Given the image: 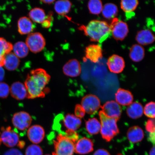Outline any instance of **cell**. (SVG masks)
Instances as JSON below:
<instances>
[{"label":"cell","mask_w":155,"mask_h":155,"mask_svg":"<svg viewBox=\"0 0 155 155\" xmlns=\"http://www.w3.org/2000/svg\"><path fill=\"white\" fill-rule=\"evenodd\" d=\"M50 75L43 69L31 71L27 76L25 85L27 91V98L34 99L45 96V87L49 83Z\"/></svg>","instance_id":"obj_1"},{"label":"cell","mask_w":155,"mask_h":155,"mask_svg":"<svg viewBox=\"0 0 155 155\" xmlns=\"http://www.w3.org/2000/svg\"><path fill=\"white\" fill-rule=\"evenodd\" d=\"M80 28L92 41L100 43L105 40L111 33L110 25L105 21L98 20H92Z\"/></svg>","instance_id":"obj_2"},{"label":"cell","mask_w":155,"mask_h":155,"mask_svg":"<svg viewBox=\"0 0 155 155\" xmlns=\"http://www.w3.org/2000/svg\"><path fill=\"white\" fill-rule=\"evenodd\" d=\"M99 115L101 124L100 131L102 137L104 140L109 142L119 133L117 125V121L114 118L108 117L102 111L100 112Z\"/></svg>","instance_id":"obj_3"},{"label":"cell","mask_w":155,"mask_h":155,"mask_svg":"<svg viewBox=\"0 0 155 155\" xmlns=\"http://www.w3.org/2000/svg\"><path fill=\"white\" fill-rule=\"evenodd\" d=\"M75 143L61 134L54 141V150L53 155H73Z\"/></svg>","instance_id":"obj_4"},{"label":"cell","mask_w":155,"mask_h":155,"mask_svg":"<svg viewBox=\"0 0 155 155\" xmlns=\"http://www.w3.org/2000/svg\"><path fill=\"white\" fill-rule=\"evenodd\" d=\"M26 44L30 51L36 53L41 51L46 45L45 39L39 32L30 33L26 38Z\"/></svg>","instance_id":"obj_5"},{"label":"cell","mask_w":155,"mask_h":155,"mask_svg":"<svg viewBox=\"0 0 155 155\" xmlns=\"http://www.w3.org/2000/svg\"><path fill=\"white\" fill-rule=\"evenodd\" d=\"M110 26L112 35L116 40L124 39L128 33V26L127 23L117 18L114 19Z\"/></svg>","instance_id":"obj_6"},{"label":"cell","mask_w":155,"mask_h":155,"mask_svg":"<svg viewBox=\"0 0 155 155\" xmlns=\"http://www.w3.org/2000/svg\"><path fill=\"white\" fill-rule=\"evenodd\" d=\"M32 121V117L28 113L21 111L15 113L12 119L13 126L19 130H26L30 126Z\"/></svg>","instance_id":"obj_7"},{"label":"cell","mask_w":155,"mask_h":155,"mask_svg":"<svg viewBox=\"0 0 155 155\" xmlns=\"http://www.w3.org/2000/svg\"><path fill=\"white\" fill-rule=\"evenodd\" d=\"M81 105L86 113L92 115L96 113L101 107L100 100L94 95H87L82 98Z\"/></svg>","instance_id":"obj_8"},{"label":"cell","mask_w":155,"mask_h":155,"mask_svg":"<svg viewBox=\"0 0 155 155\" xmlns=\"http://www.w3.org/2000/svg\"><path fill=\"white\" fill-rule=\"evenodd\" d=\"M1 134L2 142L5 146L8 147H13L18 144L19 142V137L18 133L12 129L10 127H2Z\"/></svg>","instance_id":"obj_9"},{"label":"cell","mask_w":155,"mask_h":155,"mask_svg":"<svg viewBox=\"0 0 155 155\" xmlns=\"http://www.w3.org/2000/svg\"><path fill=\"white\" fill-rule=\"evenodd\" d=\"M105 115L109 117L114 118L116 120H119L121 114V107L120 104L114 101H108L101 107Z\"/></svg>","instance_id":"obj_10"},{"label":"cell","mask_w":155,"mask_h":155,"mask_svg":"<svg viewBox=\"0 0 155 155\" xmlns=\"http://www.w3.org/2000/svg\"><path fill=\"white\" fill-rule=\"evenodd\" d=\"M107 64L111 72L116 74L122 72L125 67V62L123 58L117 55H113L110 57Z\"/></svg>","instance_id":"obj_11"},{"label":"cell","mask_w":155,"mask_h":155,"mask_svg":"<svg viewBox=\"0 0 155 155\" xmlns=\"http://www.w3.org/2000/svg\"><path fill=\"white\" fill-rule=\"evenodd\" d=\"M27 134L31 142L33 144H38L43 140L45 132L41 126L34 125L29 128Z\"/></svg>","instance_id":"obj_12"},{"label":"cell","mask_w":155,"mask_h":155,"mask_svg":"<svg viewBox=\"0 0 155 155\" xmlns=\"http://www.w3.org/2000/svg\"><path fill=\"white\" fill-rule=\"evenodd\" d=\"M94 150V143L91 139L83 137L78 140L75 145V152L80 155L90 153Z\"/></svg>","instance_id":"obj_13"},{"label":"cell","mask_w":155,"mask_h":155,"mask_svg":"<svg viewBox=\"0 0 155 155\" xmlns=\"http://www.w3.org/2000/svg\"><path fill=\"white\" fill-rule=\"evenodd\" d=\"M85 55L87 59L92 63H98L103 57L101 46L98 44L89 45L86 48Z\"/></svg>","instance_id":"obj_14"},{"label":"cell","mask_w":155,"mask_h":155,"mask_svg":"<svg viewBox=\"0 0 155 155\" xmlns=\"http://www.w3.org/2000/svg\"><path fill=\"white\" fill-rule=\"evenodd\" d=\"M63 71L67 76L71 77L78 76L81 72L80 63L75 59L69 60L64 65Z\"/></svg>","instance_id":"obj_15"},{"label":"cell","mask_w":155,"mask_h":155,"mask_svg":"<svg viewBox=\"0 0 155 155\" xmlns=\"http://www.w3.org/2000/svg\"><path fill=\"white\" fill-rule=\"evenodd\" d=\"M62 120H63L64 127L67 129L65 131L68 130L75 131L80 127L82 124V121L80 118L71 114H67Z\"/></svg>","instance_id":"obj_16"},{"label":"cell","mask_w":155,"mask_h":155,"mask_svg":"<svg viewBox=\"0 0 155 155\" xmlns=\"http://www.w3.org/2000/svg\"><path fill=\"white\" fill-rule=\"evenodd\" d=\"M10 92L13 98L18 100H24L28 94L25 84L19 82H15L12 85Z\"/></svg>","instance_id":"obj_17"},{"label":"cell","mask_w":155,"mask_h":155,"mask_svg":"<svg viewBox=\"0 0 155 155\" xmlns=\"http://www.w3.org/2000/svg\"><path fill=\"white\" fill-rule=\"evenodd\" d=\"M116 102L123 106H128L132 104L133 96L129 91L120 88L115 94Z\"/></svg>","instance_id":"obj_18"},{"label":"cell","mask_w":155,"mask_h":155,"mask_svg":"<svg viewBox=\"0 0 155 155\" xmlns=\"http://www.w3.org/2000/svg\"><path fill=\"white\" fill-rule=\"evenodd\" d=\"M135 39L140 45H147L154 42L155 37L150 30L145 29L137 32Z\"/></svg>","instance_id":"obj_19"},{"label":"cell","mask_w":155,"mask_h":155,"mask_svg":"<svg viewBox=\"0 0 155 155\" xmlns=\"http://www.w3.org/2000/svg\"><path fill=\"white\" fill-rule=\"evenodd\" d=\"M128 139L133 143H138L142 140L144 137L143 130L138 126H134L130 128L127 133Z\"/></svg>","instance_id":"obj_20"},{"label":"cell","mask_w":155,"mask_h":155,"mask_svg":"<svg viewBox=\"0 0 155 155\" xmlns=\"http://www.w3.org/2000/svg\"><path fill=\"white\" fill-rule=\"evenodd\" d=\"M33 27L31 21L27 17H21L18 21V31L21 35L30 34L33 30Z\"/></svg>","instance_id":"obj_21"},{"label":"cell","mask_w":155,"mask_h":155,"mask_svg":"<svg viewBox=\"0 0 155 155\" xmlns=\"http://www.w3.org/2000/svg\"><path fill=\"white\" fill-rule=\"evenodd\" d=\"M144 108L141 104L135 102L131 104L127 108V113L129 117L133 119L140 118L143 115Z\"/></svg>","instance_id":"obj_22"},{"label":"cell","mask_w":155,"mask_h":155,"mask_svg":"<svg viewBox=\"0 0 155 155\" xmlns=\"http://www.w3.org/2000/svg\"><path fill=\"white\" fill-rule=\"evenodd\" d=\"M20 61L14 53H10L6 55L4 62L3 66L9 71H13L18 67Z\"/></svg>","instance_id":"obj_23"},{"label":"cell","mask_w":155,"mask_h":155,"mask_svg":"<svg viewBox=\"0 0 155 155\" xmlns=\"http://www.w3.org/2000/svg\"><path fill=\"white\" fill-rule=\"evenodd\" d=\"M145 50L143 46L140 45L135 44L130 50L129 57L132 61L138 62L144 57Z\"/></svg>","instance_id":"obj_24"},{"label":"cell","mask_w":155,"mask_h":155,"mask_svg":"<svg viewBox=\"0 0 155 155\" xmlns=\"http://www.w3.org/2000/svg\"><path fill=\"white\" fill-rule=\"evenodd\" d=\"M13 46L5 38H0V66L3 67L5 56L13 50Z\"/></svg>","instance_id":"obj_25"},{"label":"cell","mask_w":155,"mask_h":155,"mask_svg":"<svg viewBox=\"0 0 155 155\" xmlns=\"http://www.w3.org/2000/svg\"><path fill=\"white\" fill-rule=\"evenodd\" d=\"M72 4L67 0L58 1L56 2L54 5V9L58 14L64 15L70 11Z\"/></svg>","instance_id":"obj_26"},{"label":"cell","mask_w":155,"mask_h":155,"mask_svg":"<svg viewBox=\"0 0 155 155\" xmlns=\"http://www.w3.org/2000/svg\"><path fill=\"white\" fill-rule=\"evenodd\" d=\"M29 16L34 22L41 24L47 18L45 12L40 8H35L31 10L29 13Z\"/></svg>","instance_id":"obj_27"},{"label":"cell","mask_w":155,"mask_h":155,"mask_svg":"<svg viewBox=\"0 0 155 155\" xmlns=\"http://www.w3.org/2000/svg\"><path fill=\"white\" fill-rule=\"evenodd\" d=\"M118 12L117 6L113 3H108L103 7L102 12L104 18L110 19L114 18L117 15Z\"/></svg>","instance_id":"obj_28"},{"label":"cell","mask_w":155,"mask_h":155,"mask_svg":"<svg viewBox=\"0 0 155 155\" xmlns=\"http://www.w3.org/2000/svg\"><path fill=\"white\" fill-rule=\"evenodd\" d=\"M13 50L14 54L18 58L26 57L29 53V48L25 42L19 41L13 46Z\"/></svg>","instance_id":"obj_29"},{"label":"cell","mask_w":155,"mask_h":155,"mask_svg":"<svg viewBox=\"0 0 155 155\" xmlns=\"http://www.w3.org/2000/svg\"><path fill=\"white\" fill-rule=\"evenodd\" d=\"M86 125L87 130L91 135L97 134L101 129V124L96 118L88 120L86 122Z\"/></svg>","instance_id":"obj_30"},{"label":"cell","mask_w":155,"mask_h":155,"mask_svg":"<svg viewBox=\"0 0 155 155\" xmlns=\"http://www.w3.org/2000/svg\"><path fill=\"white\" fill-rule=\"evenodd\" d=\"M139 4L137 0H123L121 2V7L126 13H130L134 11Z\"/></svg>","instance_id":"obj_31"},{"label":"cell","mask_w":155,"mask_h":155,"mask_svg":"<svg viewBox=\"0 0 155 155\" xmlns=\"http://www.w3.org/2000/svg\"><path fill=\"white\" fill-rule=\"evenodd\" d=\"M88 7L90 12L93 15H98L102 12L103 5L100 0H91L88 2Z\"/></svg>","instance_id":"obj_32"},{"label":"cell","mask_w":155,"mask_h":155,"mask_svg":"<svg viewBox=\"0 0 155 155\" xmlns=\"http://www.w3.org/2000/svg\"><path fill=\"white\" fill-rule=\"evenodd\" d=\"M25 155H43V150L38 145H31L27 148Z\"/></svg>","instance_id":"obj_33"},{"label":"cell","mask_w":155,"mask_h":155,"mask_svg":"<svg viewBox=\"0 0 155 155\" xmlns=\"http://www.w3.org/2000/svg\"><path fill=\"white\" fill-rule=\"evenodd\" d=\"M144 114L147 117L154 119L155 118V103L151 102L146 104L144 108Z\"/></svg>","instance_id":"obj_34"},{"label":"cell","mask_w":155,"mask_h":155,"mask_svg":"<svg viewBox=\"0 0 155 155\" xmlns=\"http://www.w3.org/2000/svg\"><path fill=\"white\" fill-rule=\"evenodd\" d=\"M10 88L8 84L4 82H0V98H6L10 93Z\"/></svg>","instance_id":"obj_35"},{"label":"cell","mask_w":155,"mask_h":155,"mask_svg":"<svg viewBox=\"0 0 155 155\" xmlns=\"http://www.w3.org/2000/svg\"><path fill=\"white\" fill-rule=\"evenodd\" d=\"M85 110L82 106L79 104H78L75 107V115L77 117L80 118H83L85 115Z\"/></svg>","instance_id":"obj_36"},{"label":"cell","mask_w":155,"mask_h":155,"mask_svg":"<svg viewBox=\"0 0 155 155\" xmlns=\"http://www.w3.org/2000/svg\"><path fill=\"white\" fill-rule=\"evenodd\" d=\"M145 128L150 133H155V120L154 119L148 120L147 122Z\"/></svg>","instance_id":"obj_37"},{"label":"cell","mask_w":155,"mask_h":155,"mask_svg":"<svg viewBox=\"0 0 155 155\" xmlns=\"http://www.w3.org/2000/svg\"><path fill=\"white\" fill-rule=\"evenodd\" d=\"M3 155H23V154L20 150L16 149H12L7 151Z\"/></svg>","instance_id":"obj_38"},{"label":"cell","mask_w":155,"mask_h":155,"mask_svg":"<svg viewBox=\"0 0 155 155\" xmlns=\"http://www.w3.org/2000/svg\"><path fill=\"white\" fill-rule=\"evenodd\" d=\"M93 155H111L107 150L104 149H99L94 153Z\"/></svg>","instance_id":"obj_39"},{"label":"cell","mask_w":155,"mask_h":155,"mask_svg":"<svg viewBox=\"0 0 155 155\" xmlns=\"http://www.w3.org/2000/svg\"><path fill=\"white\" fill-rule=\"evenodd\" d=\"M51 17H48L44 22L42 23V26L44 28H48L51 25Z\"/></svg>","instance_id":"obj_40"},{"label":"cell","mask_w":155,"mask_h":155,"mask_svg":"<svg viewBox=\"0 0 155 155\" xmlns=\"http://www.w3.org/2000/svg\"><path fill=\"white\" fill-rule=\"evenodd\" d=\"M5 76V71L4 69L3 68V67L0 66V82H2L4 79Z\"/></svg>","instance_id":"obj_41"},{"label":"cell","mask_w":155,"mask_h":155,"mask_svg":"<svg viewBox=\"0 0 155 155\" xmlns=\"http://www.w3.org/2000/svg\"><path fill=\"white\" fill-rule=\"evenodd\" d=\"M149 140L153 144H155V133H150L148 137Z\"/></svg>","instance_id":"obj_42"},{"label":"cell","mask_w":155,"mask_h":155,"mask_svg":"<svg viewBox=\"0 0 155 155\" xmlns=\"http://www.w3.org/2000/svg\"><path fill=\"white\" fill-rule=\"evenodd\" d=\"M150 155H155V147L154 146L151 148L149 153Z\"/></svg>","instance_id":"obj_43"},{"label":"cell","mask_w":155,"mask_h":155,"mask_svg":"<svg viewBox=\"0 0 155 155\" xmlns=\"http://www.w3.org/2000/svg\"><path fill=\"white\" fill-rule=\"evenodd\" d=\"M42 2L44 3L47 4H51L53 3L54 2H55L54 1H41Z\"/></svg>","instance_id":"obj_44"},{"label":"cell","mask_w":155,"mask_h":155,"mask_svg":"<svg viewBox=\"0 0 155 155\" xmlns=\"http://www.w3.org/2000/svg\"><path fill=\"white\" fill-rule=\"evenodd\" d=\"M1 133H0V145H1V143H2V140H1Z\"/></svg>","instance_id":"obj_45"},{"label":"cell","mask_w":155,"mask_h":155,"mask_svg":"<svg viewBox=\"0 0 155 155\" xmlns=\"http://www.w3.org/2000/svg\"><path fill=\"white\" fill-rule=\"evenodd\" d=\"M50 155V154H46V155Z\"/></svg>","instance_id":"obj_46"}]
</instances>
